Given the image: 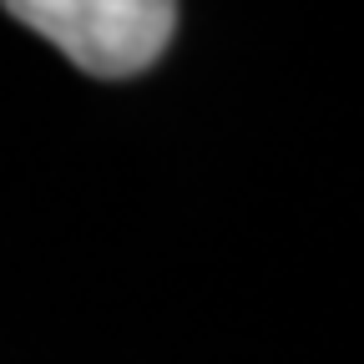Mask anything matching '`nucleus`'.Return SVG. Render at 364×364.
<instances>
[{"label": "nucleus", "mask_w": 364, "mask_h": 364, "mask_svg": "<svg viewBox=\"0 0 364 364\" xmlns=\"http://www.w3.org/2000/svg\"><path fill=\"white\" fill-rule=\"evenodd\" d=\"M6 11L102 81L147 71L177 31V6L167 0H16Z\"/></svg>", "instance_id": "nucleus-1"}]
</instances>
